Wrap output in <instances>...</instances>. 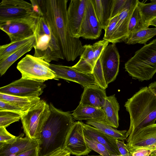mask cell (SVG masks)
I'll list each match as a JSON object with an SVG mask.
<instances>
[{
  "instance_id": "e0dca14e",
  "label": "cell",
  "mask_w": 156,
  "mask_h": 156,
  "mask_svg": "<svg viewBox=\"0 0 156 156\" xmlns=\"http://www.w3.org/2000/svg\"><path fill=\"white\" fill-rule=\"evenodd\" d=\"M88 0H71L67 10L68 25L72 36L78 38Z\"/></svg>"
},
{
  "instance_id": "d6a6232c",
  "label": "cell",
  "mask_w": 156,
  "mask_h": 156,
  "mask_svg": "<svg viewBox=\"0 0 156 156\" xmlns=\"http://www.w3.org/2000/svg\"><path fill=\"white\" fill-rule=\"evenodd\" d=\"M21 119L19 114L7 111H0V127H7L10 124Z\"/></svg>"
},
{
  "instance_id": "4dcf8cb0",
  "label": "cell",
  "mask_w": 156,
  "mask_h": 156,
  "mask_svg": "<svg viewBox=\"0 0 156 156\" xmlns=\"http://www.w3.org/2000/svg\"><path fill=\"white\" fill-rule=\"evenodd\" d=\"M137 3L138 2L133 11L129 22L128 27V37L132 33L145 29L138 6Z\"/></svg>"
},
{
  "instance_id": "c3c4849f",
  "label": "cell",
  "mask_w": 156,
  "mask_h": 156,
  "mask_svg": "<svg viewBox=\"0 0 156 156\" xmlns=\"http://www.w3.org/2000/svg\"><path fill=\"white\" fill-rule=\"evenodd\" d=\"M88 156H103L101 155H88ZM109 156H122L121 155H111Z\"/></svg>"
},
{
  "instance_id": "8fae6325",
  "label": "cell",
  "mask_w": 156,
  "mask_h": 156,
  "mask_svg": "<svg viewBox=\"0 0 156 156\" xmlns=\"http://www.w3.org/2000/svg\"><path fill=\"white\" fill-rule=\"evenodd\" d=\"M83 123L79 121L74 122L67 134L63 147L71 154L76 156L86 155L91 151L85 140Z\"/></svg>"
},
{
  "instance_id": "74e56055",
  "label": "cell",
  "mask_w": 156,
  "mask_h": 156,
  "mask_svg": "<svg viewBox=\"0 0 156 156\" xmlns=\"http://www.w3.org/2000/svg\"><path fill=\"white\" fill-rule=\"evenodd\" d=\"M127 1V0H114L110 20L121 13L124 8Z\"/></svg>"
},
{
  "instance_id": "ac0fdd59",
  "label": "cell",
  "mask_w": 156,
  "mask_h": 156,
  "mask_svg": "<svg viewBox=\"0 0 156 156\" xmlns=\"http://www.w3.org/2000/svg\"><path fill=\"white\" fill-rule=\"evenodd\" d=\"M24 136V133H21L10 143H0V156H12L38 146L36 140L23 137Z\"/></svg>"
},
{
  "instance_id": "5b68a950",
  "label": "cell",
  "mask_w": 156,
  "mask_h": 156,
  "mask_svg": "<svg viewBox=\"0 0 156 156\" xmlns=\"http://www.w3.org/2000/svg\"><path fill=\"white\" fill-rule=\"evenodd\" d=\"M35 35L34 56L48 63L52 61L64 59L58 41L43 16L38 19Z\"/></svg>"
},
{
  "instance_id": "d4e9b609",
  "label": "cell",
  "mask_w": 156,
  "mask_h": 156,
  "mask_svg": "<svg viewBox=\"0 0 156 156\" xmlns=\"http://www.w3.org/2000/svg\"><path fill=\"white\" fill-rule=\"evenodd\" d=\"M35 44V39L24 45L7 57L0 60V74L1 76L17 59L30 51Z\"/></svg>"
},
{
  "instance_id": "d590c367",
  "label": "cell",
  "mask_w": 156,
  "mask_h": 156,
  "mask_svg": "<svg viewBox=\"0 0 156 156\" xmlns=\"http://www.w3.org/2000/svg\"><path fill=\"white\" fill-rule=\"evenodd\" d=\"M109 43L108 41L103 39L95 42L91 45L96 63Z\"/></svg>"
},
{
  "instance_id": "ee69618b",
  "label": "cell",
  "mask_w": 156,
  "mask_h": 156,
  "mask_svg": "<svg viewBox=\"0 0 156 156\" xmlns=\"http://www.w3.org/2000/svg\"><path fill=\"white\" fill-rule=\"evenodd\" d=\"M70 153L64 148L58 149L48 156H70Z\"/></svg>"
},
{
  "instance_id": "ffe728a7",
  "label": "cell",
  "mask_w": 156,
  "mask_h": 156,
  "mask_svg": "<svg viewBox=\"0 0 156 156\" xmlns=\"http://www.w3.org/2000/svg\"><path fill=\"white\" fill-rule=\"evenodd\" d=\"M107 97L105 90L99 86L84 87L79 104L82 106L102 108Z\"/></svg>"
},
{
  "instance_id": "e575fe53",
  "label": "cell",
  "mask_w": 156,
  "mask_h": 156,
  "mask_svg": "<svg viewBox=\"0 0 156 156\" xmlns=\"http://www.w3.org/2000/svg\"><path fill=\"white\" fill-rule=\"evenodd\" d=\"M118 21V16L111 19L104 30L105 34L103 40L110 43L115 33Z\"/></svg>"
},
{
  "instance_id": "7402d4cb",
  "label": "cell",
  "mask_w": 156,
  "mask_h": 156,
  "mask_svg": "<svg viewBox=\"0 0 156 156\" xmlns=\"http://www.w3.org/2000/svg\"><path fill=\"white\" fill-rule=\"evenodd\" d=\"M72 114L75 120H95L104 122L105 118L102 108L82 106L80 104Z\"/></svg>"
},
{
  "instance_id": "7bdbcfd3",
  "label": "cell",
  "mask_w": 156,
  "mask_h": 156,
  "mask_svg": "<svg viewBox=\"0 0 156 156\" xmlns=\"http://www.w3.org/2000/svg\"><path fill=\"white\" fill-rule=\"evenodd\" d=\"M31 4L34 12L36 13L39 17H42L43 14L40 6L38 0H30Z\"/></svg>"
},
{
  "instance_id": "8992f818",
  "label": "cell",
  "mask_w": 156,
  "mask_h": 156,
  "mask_svg": "<svg viewBox=\"0 0 156 156\" xmlns=\"http://www.w3.org/2000/svg\"><path fill=\"white\" fill-rule=\"evenodd\" d=\"M50 114L49 105L43 100L25 112L21 120L26 136L37 140Z\"/></svg>"
},
{
  "instance_id": "f6af8a7d",
  "label": "cell",
  "mask_w": 156,
  "mask_h": 156,
  "mask_svg": "<svg viewBox=\"0 0 156 156\" xmlns=\"http://www.w3.org/2000/svg\"><path fill=\"white\" fill-rule=\"evenodd\" d=\"M148 87L156 96V81L150 84Z\"/></svg>"
},
{
  "instance_id": "2e32d148",
  "label": "cell",
  "mask_w": 156,
  "mask_h": 156,
  "mask_svg": "<svg viewBox=\"0 0 156 156\" xmlns=\"http://www.w3.org/2000/svg\"><path fill=\"white\" fill-rule=\"evenodd\" d=\"M138 0H127L123 10L118 16L115 33L110 43L125 41L128 37V27L130 20Z\"/></svg>"
},
{
  "instance_id": "f1b7e54d",
  "label": "cell",
  "mask_w": 156,
  "mask_h": 156,
  "mask_svg": "<svg viewBox=\"0 0 156 156\" xmlns=\"http://www.w3.org/2000/svg\"><path fill=\"white\" fill-rule=\"evenodd\" d=\"M137 5L144 28H148L150 21L156 18V3H144L138 0Z\"/></svg>"
},
{
  "instance_id": "8d00e7d4",
  "label": "cell",
  "mask_w": 156,
  "mask_h": 156,
  "mask_svg": "<svg viewBox=\"0 0 156 156\" xmlns=\"http://www.w3.org/2000/svg\"><path fill=\"white\" fill-rule=\"evenodd\" d=\"M7 111L19 114L21 116L25 112L22 109L10 102L0 100V111Z\"/></svg>"
},
{
  "instance_id": "603a6c76",
  "label": "cell",
  "mask_w": 156,
  "mask_h": 156,
  "mask_svg": "<svg viewBox=\"0 0 156 156\" xmlns=\"http://www.w3.org/2000/svg\"><path fill=\"white\" fill-rule=\"evenodd\" d=\"M84 51L80 56V59L75 65L71 66L76 70L83 73L93 74L96 63L91 45H83Z\"/></svg>"
},
{
  "instance_id": "ba28073f",
  "label": "cell",
  "mask_w": 156,
  "mask_h": 156,
  "mask_svg": "<svg viewBox=\"0 0 156 156\" xmlns=\"http://www.w3.org/2000/svg\"><path fill=\"white\" fill-rule=\"evenodd\" d=\"M40 17L35 12L27 16L0 23V29L9 37L11 42L35 35Z\"/></svg>"
},
{
  "instance_id": "4fadbf2b",
  "label": "cell",
  "mask_w": 156,
  "mask_h": 156,
  "mask_svg": "<svg viewBox=\"0 0 156 156\" xmlns=\"http://www.w3.org/2000/svg\"><path fill=\"white\" fill-rule=\"evenodd\" d=\"M106 83L114 81L118 73L120 55L115 44H108L100 57Z\"/></svg>"
},
{
  "instance_id": "836d02e7",
  "label": "cell",
  "mask_w": 156,
  "mask_h": 156,
  "mask_svg": "<svg viewBox=\"0 0 156 156\" xmlns=\"http://www.w3.org/2000/svg\"><path fill=\"white\" fill-rule=\"evenodd\" d=\"M85 139L88 147L92 150L103 156L111 155L109 151L103 144L85 136Z\"/></svg>"
},
{
  "instance_id": "4316f807",
  "label": "cell",
  "mask_w": 156,
  "mask_h": 156,
  "mask_svg": "<svg viewBox=\"0 0 156 156\" xmlns=\"http://www.w3.org/2000/svg\"><path fill=\"white\" fill-rule=\"evenodd\" d=\"M86 123V124L96 128L105 134L117 140L124 141L127 138L126 133L127 131L126 130H118L104 122L98 120H87Z\"/></svg>"
},
{
  "instance_id": "d6986e66",
  "label": "cell",
  "mask_w": 156,
  "mask_h": 156,
  "mask_svg": "<svg viewBox=\"0 0 156 156\" xmlns=\"http://www.w3.org/2000/svg\"><path fill=\"white\" fill-rule=\"evenodd\" d=\"M83 130L84 136L104 145L111 155H120L117 145V139L87 124L83 123Z\"/></svg>"
},
{
  "instance_id": "ab89813d",
  "label": "cell",
  "mask_w": 156,
  "mask_h": 156,
  "mask_svg": "<svg viewBox=\"0 0 156 156\" xmlns=\"http://www.w3.org/2000/svg\"><path fill=\"white\" fill-rule=\"evenodd\" d=\"M117 145L120 155L122 156H131L124 141L116 140Z\"/></svg>"
},
{
  "instance_id": "5bb4252c",
  "label": "cell",
  "mask_w": 156,
  "mask_h": 156,
  "mask_svg": "<svg viewBox=\"0 0 156 156\" xmlns=\"http://www.w3.org/2000/svg\"><path fill=\"white\" fill-rule=\"evenodd\" d=\"M50 67L55 74L54 79H62L72 81L79 83L84 87L99 86L93 74L80 73L71 66L50 64Z\"/></svg>"
},
{
  "instance_id": "277c9868",
  "label": "cell",
  "mask_w": 156,
  "mask_h": 156,
  "mask_svg": "<svg viewBox=\"0 0 156 156\" xmlns=\"http://www.w3.org/2000/svg\"><path fill=\"white\" fill-rule=\"evenodd\" d=\"M124 68L133 79L143 82L152 79L156 73V38L136 51Z\"/></svg>"
},
{
  "instance_id": "3957f363",
  "label": "cell",
  "mask_w": 156,
  "mask_h": 156,
  "mask_svg": "<svg viewBox=\"0 0 156 156\" xmlns=\"http://www.w3.org/2000/svg\"><path fill=\"white\" fill-rule=\"evenodd\" d=\"M124 106L130 119L127 138L138 129L155 123L156 96L148 87L140 88L127 99Z\"/></svg>"
},
{
  "instance_id": "30bf717a",
  "label": "cell",
  "mask_w": 156,
  "mask_h": 156,
  "mask_svg": "<svg viewBox=\"0 0 156 156\" xmlns=\"http://www.w3.org/2000/svg\"><path fill=\"white\" fill-rule=\"evenodd\" d=\"M130 153L142 149L156 150V123L140 128L126 139Z\"/></svg>"
},
{
  "instance_id": "484cf974",
  "label": "cell",
  "mask_w": 156,
  "mask_h": 156,
  "mask_svg": "<svg viewBox=\"0 0 156 156\" xmlns=\"http://www.w3.org/2000/svg\"><path fill=\"white\" fill-rule=\"evenodd\" d=\"M0 100L10 102L26 112L41 100L39 97H21L0 93Z\"/></svg>"
},
{
  "instance_id": "1f68e13d",
  "label": "cell",
  "mask_w": 156,
  "mask_h": 156,
  "mask_svg": "<svg viewBox=\"0 0 156 156\" xmlns=\"http://www.w3.org/2000/svg\"><path fill=\"white\" fill-rule=\"evenodd\" d=\"M93 75L98 86L104 90L106 89L108 85L105 79L100 57L94 66Z\"/></svg>"
},
{
  "instance_id": "cb8c5ba5",
  "label": "cell",
  "mask_w": 156,
  "mask_h": 156,
  "mask_svg": "<svg viewBox=\"0 0 156 156\" xmlns=\"http://www.w3.org/2000/svg\"><path fill=\"white\" fill-rule=\"evenodd\" d=\"M96 15L103 29L110 20L114 0H91Z\"/></svg>"
},
{
  "instance_id": "681fc988",
  "label": "cell",
  "mask_w": 156,
  "mask_h": 156,
  "mask_svg": "<svg viewBox=\"0 0 156 156\" xmlns=\"http://www.w3.org/2000/svg\"><path fill=\"white\" fill-rule=\"evenodd\" d=\"M151 2H156V0H151Z\"/></svg>"
},
{
  "instance_id": "7a4b0ae2",
  "label": "cell",
  "mask_w": 156,
  "mask_h": 156,
  "mask_svg": "<svg viewBox=\"0 0 156 156\" xmlns=\"http://www.w3.org/2000/svg\"><path fill=\"white\" fill-rule=\"evenodd\" d=\"M50 114L37 140L38 156H48L63 148L67 134L74 122L72 114L49 104Z\"/></svg>"
},
{
  "instance_id": "9a60e30c",
  "label": "cell",
  "mask_w": 156,
  "mask_h": 156,
  "mask_svg": "<svg viewBox=\"0 0 156 156\" xmlns=\"http://www.w3.org/2000/svg\"><path fill=\"white\" fill-rule=\"evenodd\" d=\"M95 12L91 0H88L78 38L94 40L101 36L102 30Z\"/></svg>"
},
{
  "instance_id": "bcb514c9",
  "label": "cell",
  "mask_w": 156,
  "mask_h": 156,
  "mask_svg": "<svg viewBox=\"0 0 156 156\" xmlns=\"http://www.w3.org/2000/svg\"><path fill=\"white\" fill-rule=\"evenodd\" d=\"M150 25L154 26L156 27V18L153 19L149 23V26Z\"/></svg>"
},
{
  "instance_id": "b9f144b4",
  "label": "cell",
  "mask_w": 156,
  "mask_h": 156,
  "mask_svg": "<svg viewBox=\"0 0 156 156\" xmlns=\"http://www.w3.org/2000/svg\"><path fill=\"white\" fill-rule=\"evenodd\" d=\"M12 156H38V146L31 149Z\"/></svg>"
},
{
  "instance_id": "83f0119b",
  "label": "cell",
  "mask_w": 156,
  "mask_h": 156,
  "mask_svg": "<svg viewBox=\"0 0 156 156\" xmlns=\"http://www.w3.org/2000/svg\"><path fill=\"white\" fill-rule=\"evenodd\" d=\"M156 35V27L140 30L129 35L125 41L129 44L139 43L145 44L147 42Z\"/></svg>"
},
{
  "instance_id": "7c38bea8",
  "label": "cell",
  "mask_w": 156,
  "mask_h": 156,
  "mask_svg": "<svg viewBox=\"0 0 156 156\" xmlns=\"http://www.w3.org/2000/svg\"><path fill=\"white\" fill-rule=\"evenodd\" d=\"M31 4L23 0H2L0 3V23L33 13Z\"/></svg>"
},
{
  "instance_id": "f35d334b",
  "label": "cell",
  "mask_w": 156,
  "mask_h": 156,
  "mask_svg": "<svg viewBox=\"0 0 156 156\" xmlns=\"http://www.w3.org/2000/svg\"><path fill=\"white\" fill-rule=\"evenodd\" d=\"M16 136L9 133L4 127H0V143H9L15 140Z\"/></svg>"
},
{
  "instance_id": "6da1fadb",
  "label": "cell",
  "mask_w": 156,
  "mask_h": 156,
  "mask_svg": "<svg viewBox=\"0 0 156 156\" xmlns=\"http://www.w3.org/2000/svg\"><path fill=\"white\" fill-rule=\"evenodd\" d=\"M68 0H39L43 16L46 20L57 39L61 52L68 61H73L84 51L80 38L73 37L69 28Z\"/></svg>"
},
{
  "instance_id": "60d3db41",
  "label": "cell",
  "mask_w": 156,
  "mask_h": 156,
  "mask_svg": "<svg viewBox=\"0 0 156 156\" xmlns=\"http://www.w3.org/2000/svg\"><path fill=\"white\" fill-rule=\"evenodd\" d=\"M154 150L151 149H142L134 151L131 154V156H150Z\"/></svg>"
},
{
  "instance_id": "44dd1931",
  "label": "cell",
  "mask_w": 156,
  "mask_h": 156,
  "mask_svg": "<svg viewBox=\"0 0 156 156\" xmlns=\"http://www.w3.org/2000/svg\"><path fill=\"white\" fill-rule=\"evenodd\" d=\"M102 108L105 115L104 123L114 128H118L120 106L115 94L107 97Z\"/></svg>"
},
{
  "instance_id": "f546056e",
  "label": "cell",
  "mask_w": 156,
  "mask_h": 156,
  "mask_svg": "<svg viewBox=\"0 0 156 156\" xmlns=\"http://www.w3.org/2000/svg\"><path fill=\"white\" fill-rule=\"evenodd\" d=\"M35 39V35L26 39L11 42L0 46V60L15 51L24 45Z\"/></svg>"
},
{
  "instance_id": "9c48e42d",
  "label": "cell",
  "mask_w": 156,
  "mask_h": 156,
  "mask_svg": "<svg viewBox=\"0 0 156 156\" xmlns=\"http://www.w3.org/2000/svg\"><path fill=\"white\" fill-rule=\"evenodd\" d=\"M46 85L44 82L20 79L0 88V93L21 97H39Z\"/></svg>"
},
{
  "instance_id": "52a82bcc",
  "label": "cell",
  "mask_w": 156,
  "mask_h": 156,
  "mask_svg": "<svg viewBox=\"0 0 156 156\" xmlns=\"http://www.w3.org/2000/svg\"><path fill=\"white\" fill-rule=\"evenodd\" d=\"M50 65L41 58L27 54L18 63L16 68L22 78L44 82L55 77Z\"/></svg>"
},
{
  "instance_id": "7dc6e473",
  "label": "cell",
  "mask_w": 156,
  "mask_h": 156,
  "mask_svg": "<svg viewBox=\"0 0 156 156\" xmlns=\"http://www.w3.org/2000/svg\"><path fill=\"white\" fill-rule=\"evenodd\" d=\"M150 156H156V150L153 151Z\"/></svg>"
}]
</instances>
